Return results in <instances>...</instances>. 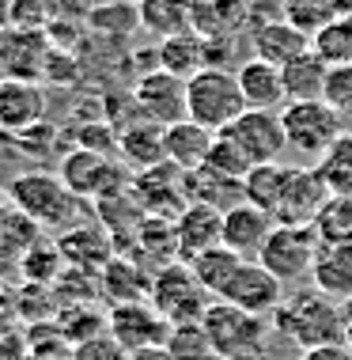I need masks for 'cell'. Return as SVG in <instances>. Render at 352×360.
Wrapping results in <instances>:
<instances>
[{
	"label": "cell",
	"mask_w": 352,
	"mask_h": 360,
	"mask_svg": "<svg viewBox=\"0 0 352 360\" xmlns=\"http://www.w3.org/2000/svg\"><path fill=\"white\" fill-rule=\"evenodd\" d=\"M129 360H174L167 345H152V349H136V353H129Z\"/></svg>",
	"instance_id": "obj_45"
},
{
	"label": "cell",
	"mask_w": 352,
	"mask_h": 360,
	"mask_svg": "<svg viewBox=\"0 0 352 360\" xmlns=\"http://www.w3.org/2000/svg\"><path fill=\"white\" fill-rule=\"evenodd\" d=\"M235 80L247 106L254 110H285L288 95H285V80H280V65L266 61V57H247L235 65Z\"/></svg>",
	"instance_id": "obj_17"
},
{
	"label": "cell",
	"mask_w": 352,
	"mask_h": 360,
	"mask_svg": "<svg viewBox=\"0 0 352 360\" xmlns=\"http://www.w3.org/2000/svg\"><path fill=\"white\" fill-rule=\"evenodd\" d=\"M152 274L133 258H110L99 269V292L110 304H133V300H148L152 296Z\"/></svg>",
	"instance_id": "obj_22"
},
{
	"label": "cell",
	"mask_w": 352,
	"mask_h": 360,
	"mask_svg": "<svg viewBox=\"0 0 352 360\" xmlns=\"http://www.w3.org/2000/svg\"><path fill=\"white\" fill-rule=\"evenodd\" d=\"M322 99L341 114H352V65H330L326 95H322Z\"/></svg>",
	"instance_id": "obj_41"
},
{
	"label": "cell",
	"mask_w": 352,
	"mask_h": 360,
	"mask_svg": "<svg viewBox=\"0 0 352 360\" xmlns=\"http://www.w3.org/2000/svg\"><path fill=\"white\" fill-rule=\"evenodd\" d=\"M247 258H239L231 247H223V243H216V247H209V250H201L197 258H190V269L197 274V281L204 288L212 292V296L220 300V292H223V285L235 277V269L242 266Z\"/></svg>",
	"instance_id": "obj_30"
},
{
	"label": "cell",
	"mask_w": 352,
	"mask_h": 360,
	"mask_svg": "<svg viewBox=\"0 0 352 360\" xmlns=\"http://www.w3.org/2000/svg\"><path fill=\"white\" fill-rule=\"evenodd\" d=\"M273 228H277L273 212L250 205V201H239L223 212V247H231L239 258H258Z\"/></svg>",
	"instance_id": "obj_15"
},
{
	"label": "cell",
	"mask_w": 352,
	"mask_h": 360,
	"mask_svg": "<svg viewBox=\"0 0 352 360\" xmlns=\"http://www.w3.org/2000/svg\"><path fill=\"white\" fill-rule=\"evenodd\" d=\"M311 46L326 65H352V27L345 19H330L326 27H318Z\"/></svg>",
	"instance_id": "obj_35"
},
{
	"label": "cell",
	"mask_w": 352,
	"mask_h": 360,
	"mask_svg": "<svg viewBox=\"0 0 352 360\" xmlns=\"http://www.w3.org/2000/svg\"><path fill=\"white\" fill-rule=\"evenodd\" d=\"M167 349H171L174 360H216V345H212V334H209V326H204V319L201 323L171 326Z\"/></svg>",
	"instance_id": "obj_33"
},
{
	"label": "cell",
	"mask_w": 352,
	"mask_h": 360,
	"mask_svg": "<svg viewBox=\"0 0 352 360\" xmlns=\"http://www.w3.org/2000/svg\"><path fill=\"white\" fill-rule=\"evenodd\" d=\"M4 193L15 209H23L27 217L38 224V228H65V224L80 220V212L87 209L80 193H72L65 186L61 174H50V171L15 174Z\"/></svg>",
	"instance_id": "obj_2"
},
{
	"label": "cell",
	"mask_w": 352,
	"mask_h": 360,
	"mask_svg": "<svg viewBox=\"0 0 352 360\" xmlns=\"http://www.w3.org/2000/svg\"><path fill=\"white\" fill-rule=\"evenodd\" d=\"M46 118V91L38 80H0V129L19 137V133L42 125Z\"/></svg>",
	"instance_id": "obj_14"
},
{
	"label": "cell",
	"mask_w": 352,
	"mask_h": 360,
	"mask_svg": "<svg viewBox=\"0 0 352 360\" xmlns=\"http://www.w3.org/2000/svg\"><path fill=\"white\" fill-rule=\"evenodd\" d=\"M285 174H288V167L280 160L277 163H254L247 171V179H242V198H247L250 205L273 212V205H277V198H280V186H285Z\"/></svg>",
	"instance_id": "obj_32"
},
{
	"label": "cell",
	"mask_w": 352,
	"mask_h": 360,
	"mask_svg": "<svg viewBox=\"0 0 352 360\" xmlns=\"http://www.w3.org/2000/svg\"><path fill=\"white\" fill-rule=\"evenodd\" d=\"M212 141H216V133L197 125L193 118H182L163 129V148H167V163H174L178 171H193L201 167L204 160H209L212 152Z\"/></svg>",
	"instance_id": "obj_23"
},
{
	"label": "cell",
	"mask_w": 352,
	"mask_h": 360,
	"mask_svg": "<svg viewBox=\"0 0 352 360\" xmlns=\"http://www.w3.org/2000/svg\"><path fill=\"white\" fill-rule=\"evenodd\" d=\"M315 231L322 243H352V198L330 193V201L315 217Z\"/></svg>",
	"instance_id": "obj_34"
},
{
	"label": "cell",
	"mask_w": 352,
	"mask_h": 360,
	"mask_svg": "<svg viewBox=\"0 0 352 360\" xmlns=\"http://www.w3.org/2000/svg\"><path fill=\"white\" fill-rule=\"evenodd\" d=\"M182 190H185V201H201V205H212L220 212L247 201L242 198V179L223 174L216 167H209V163H201L193 171H182Z\"/></svg>",
	"instance_id": "obj_20"
},
{
	"label": "cell",
	"mask_w": 352,
	"mask_h": 360,
	"mask_svg": "<svg viewBox=\"0 0 352 360\" xmlns=\"http://www.w3.org/2000/svg\"><path fill=\"white\" fill-rule=\"evenodd\" d=\"M341 319H345V345L352 349V296L341 300Z\"/></svg>",
	"instance_id": "obj_46"
},
{
	"label": "cell",
	"mask_w": 352,
	"mask_h": 360,
	"mask_svg": "<svg viewBox=\"0 0 352 360\" xmlns=\"http://www.w3.org/2000/svg\"><path fill=\"white\" fill-rule=\"evenodd\" d=\"M152 304L163 311L171 326L178 323H201L212 307V292L197 281V274L190 269V262H167L152 274Z\"/></svg>",
	"instance_id": "obj_5"
},
{
	"label": "cell",
	"mask_w": 352,
	"mask_h": 360,
	"mask_svg": "<svg viewBox=\"0 0 352 360\" xmlns=\"http://www.w3.org/2000/svg\"><path fill=\"white\" fill-rule=\"evenodd\" d=\"M23 274H27V281H34V285H50V281L61 277L65 258H61V250H57V243L53 247L50 243H34L23 255Z\"/></svg>",
	"instance_id": "obj_36"
},
{
	"label": "cell",
	"mask_w": 352,
	"mask_h": 360,
	"mask_svg": "<svg viewBox=\"0 0 352 360\" xmlns=\"http://www.w3.org/2000/svg\"><path fill=\"white\" fill-rule=\"evenodd\" d=\"M57 330H61L65 342L80 345L87 338L103 334L106 330V315H91V307H65V315H57Z\"/></svg>",
	"instance_id": "obj_37"
},
{
	"label": "cell",
	"mask_w": 352,
	"mask_h": 360,
	"mask_svg": "<svg viewBox=\"0 0 352 360\" xmlns=\"http://www.w3.org/2000/svg\"><path fill=\"white\" fill-rule=\"evenodd\" d=\"M311 42H315V34H307L303 27H296L288 15L285 19H266V23H258V31H254V57H266V61L285 69L288 61H296L299 53L311 50Z\"/></svg>",
	"instance_id": "obj_19"
},
{
	"label": "cell",
	"mask_w": 352,
	"mask_h": 360,
	"mask_svg": "<svg viewBox=\"0 0 352 360\" xmlns=\"http://www.w3.org/2000/svg\"><path fill=\"white\" fill-rule=\"evenodd\" d=\"M330 201V186L322 182L318 167H288L280 198L273 205L277 224H315L322 205Z\"/></svg>",
	"instance_id": "obj_11"
},
{
	"label": "cell",
	"mask_w": 352,
	"mask_h": 360,
	"mask_svg": "<svg viewBox=\"0 0 352 360\" xmlns=\"http://www.w3.org/2000/svg\"><path fill=\"white\" fill-rule=\"evenodd\" d=\"M209 167H216V171H223V174H235V179H247V171L254 167V163L242 155L235 144L228 141V137H220L216 133V141H212V152H209Z\"/></svg>",
	"instance_id": "obj_39"
},
{
	"label": "cell",
	"mask_w": 352,
	"mask_h": 360,
	"mask_svg": "<svg viewBox=\"0 0 352 360\" xmlns=\"http://www.w3.org/2000/svg\"><path fill=\"white\" fill-rule=\"evenodd\" d=\"M46 8H50V15L57 19H87L91 12V0H46Z\"/></svg>",
	"instance_id": "obj_43"
},
{
	"label": "cell",
	"mask_w": 352,
	"mask_h": 360,
	"mask_svg": "<svg viewBox=\"0 0 352 360\" xmlns=\"http://www.w3.org/2000/svg\"><path fill=\"white\" fill-rule=\"evenodd\" d=\"M220 137H228L250 163H277L288 152L280 110H254V106H247L228 129H220Z\"/></svg>",
	"instance_id": "obj_9"
},
{
	"label": "cell",
	"mask_w": 352,
	"mask_h": 360,
	"mask_svg": "<svg viewBox=\"0 0 352 360\" xmlns=\"http://www.w3.org/2000/svg\"><path fill=\"white\" fill-rule=\"evenodd\" d=\"M87 31H95L99 38H110V42H122L141 31V4L136 0H106V4H91L87 12Z\"/></svg>",
	"instance_id": "obj_27"
},
{
	"label": "cell",
	"mask_w": 352,
	"mask_h": 360,
	"mask_svg": "<svg viewBox=\"0 0 352 360\" xmlns=\"http://www.w3.org/2000/svg\"><path fill=\"white\" fill-rule=\"evenodd\" d=\"M280 285H285V281L273 277L258 258H247L239 269H235V277L223 285L220 300H223V304H231V307L254 311V315H273V311L280 307V300H285Z\"/></svg>",
	"instance_id": "obj_13"
},
{
	"label": "cell",
	"mask_w": 352,
	"mask_h": 360,
	"mask_svg": "<svg viewBox=\"0 0 352 360\" xmlns=\"http://www.w3.org/2000/svg\"><path fill=\"white\" fill-rule=\"evenodd\" d=\"M155 53H159V69H167L174 76H182V80H190V76H197L201 69H209V50H204V34L201 31H178L171 38H159V46H155Z\"/></svg>",
	"instance_id": "obj_25"
},
{
	"label": "cell",
	"mask_w": 352,
	"mask_h": 360,
	"mask_svg": "<svg viewBox=\"0 0 352 360\" xmlns=\"http://www.w3.org/2000/svg\"><path fill=\"white\" fill-rule=\"evenodd\" d=\"M110 231L103 228H91V224H76V228H68L61 239H57V250H61L65 266H76V269H91V274H99V269L110 262Z\"/></svg>",
	"instance_id": "obj_21"
},
{
	"label": "cell",
	"mask_w": 352,
	"mask_h": 360,
	"mask_svg": "<svg viewBox=\"0 0 352 360\" xmlns=\"http://www.w3.org/2000/svg\"><path fill=\"white\" fill-rule=\"evenodd\" d=\"M326 76H330V65L322 61V57L315 53V46H311L307 53H299L296 61H288L285 69H280L288 103H296V99H322V95H326Z\"/></svg>",
	"instance_id": "obj_26"
},
{
	"label": "cell",
	"mask_w": 352,
	"mask_h": 360,
	"mask_svg": "<svg viewBox=\"0 0 352 360\" xmlns=\"http://www.w3.org/2000/svg\"><path fill=\"white\" fill-rule=\"evenodd\" d=\"M185 110L204 129L220 133L247 110V99L239 91V80L228 69H201L185 80Z\"/></svg>",
	"instance_id": "obj_4"
},
{
	"label": "cell",
	"mask_w": 352,
	"mask_h": 360,
	"mask_svg": "<svg viewBox=\"0 0 352 360\" xmlns=\"http://www.w3.org/2000/svg\"><path fill=\"white\" fill-rule=\"evenodd\" d=\"M280 122H285V137L288 148L299 155H311V160H322L326 148L334 144L341 133H345V114L334 110L326 99H296L280 110Z\"/></svg>",
	"instance_id": "obj_6"
},
{
	"label": "cell",
	"mask_w": 352,
	"mask_h": 360,
	"mask_svg": "<svg viewBox=\"0 0 352 360\" xmlns=\"http://www.w3.org/2000/svg\"><path fill=\"white\" fill-rule=\"evenodd\" d=\"M174 239H178V258L190 262L201 250L223 243V212L201 201H190L178 217H174Z\"/></svg>",
	"instance_id": "obj_16"
},
{
	"label": "cell",
	"mask_w": 352,
	"mask_h": 360,
	"mask_svg": "<svg viewBox=\"0 0 352 360\" xmlns=\"http://www.w3.org/2000/svg\"><path fill=\"white\" fill-rule=\"evenodd\" d=\"M50 8H46V0H12V12H8V27H15V31H46V23H50Z\"/></svg>",
	"instance_id": "obj_40"
},
{
	"label": "cell",
	"mask_w": 352,
	"mask_h": 360,
	"mask_svg": "<svg viewBox=\"0 0 352 360\" xmlns=\"http://www.w3.org/2000/svg\"><path fill=\"white\" fill-rule=\"evenodd\" d=\"M0 307H4V296H0Z\"/></svg>",
	"instance_id": "obj_48"
},
{
	"label": "cell",
	"mask_w": 352,
	"mask_h": 360,
	"mask_svg": "<svg viewBox=\"0 0 352 360\" xmlns=\"http://www.w3.org/2000/svg\"><path fill=\"white\" fill-rule=\"evenodd\" d=\"M216 360H223V356H216Z\"/></svg>",
	"instance_id": "obj_49"
},
{
	"label": "cell",
	"mask_w": 352,
	"mask_h": 360,
	"mask_svg": "<svg viewBox=\"0 0 352 360\" xmlns=\"http://www.w3.org/2000/svg\"><path fill=\"white\" fill-rule=\"evenodd\" d=\"M318 247H322V239H318L315 224H277L273 236L266 239V247H261L258 262L280 281L311 277Z\"/></svg>",
	"instance_id": "obj_7"
},
{
	"label": "cell",
	"mask_w": 352,
	"mask_h": 360,
	"mask_svg": "<svg viewBox=\"0 0 352 360\" xmlns=\"http://www.w3.org/2000/svg\"><path fill=\"white\" fill-rule=\"evenodd\" d=\"M315 288L334 296L337 304L352 296V243H322L315 258Z\"/></svg>",
	"instance_id": "obj_24"
},
{
	"label": "cell",
	"mask_w": 352,
	"mask_h": 360,
	"mask_svg": "<svg viewBox=\"0 0 352 360\" xmlns=\"http://www.w3.org/2000/svg\"><path fill=\"white\" fill-rule=\"evenodd\" d=\"M61 179L65 186L80 198H110V193H125L133 190L129 186V171L117 155H103V152H91V148H72L61 160Z\"/></svg>",
	"instance_id": "obj_8"
},
{
	"label": "cell",
	"mask_w": 352,
	"mask_h": 360,
	"mask_svg": "<svg viewBox=\"0 0 352 360\" xmlns=\"http://www.w3.org/2000/svg\"><path fill=\"white\" fill-rule=\"evenodd\" d=\"M38 236H42V228L23 209H15L12 201L0 205V262H23V255L38 243Z\"/></svg>",
	"instance_id": "obj_29"
},
{
	"label": "cell",
	"mask_w": 352,
	"mask_h": 360,
	"mask_svg": "<svg viewBox=\"0 0 352 360\" xmlns=\"http://www.w3.org/2000/svg\"><path fill=\"white\" fill-rule=\"evenodd\" d=\"M72 360H129V349L117 342L110 330H103V334L72 345Z\"/></svg>",
	"instance_id": "obj_38"
},
{
	"label": "cell",
	"mask_w": 352,
	"mask_h": 360,
	"mask_svg": "<svg viewBox=\"0 0 352 360\" xmlns=\"http://www.w3.org/2000/svg\"><path fill=\"white\" fill-rule=\"evenodd\" d=\"M204 326L212 334V345H216V356L223 360H266L269 353V338L277 334L273 330V319L254 315V311L231 307L223 300H212L209 315H204Z\"/></svg>",
	"instance_id": "obj_3"
},
{
	"label": "cell",
	"mask_w": 352,
	"mask_h": 360,
	"mask_svg": "<svg viewBox=\"0 0 352 360\" xmlns=\"http://www.w3.org/2000/svg\"><path fill=\"white\" fill-rule=\"evenodd\" d=\"M273 330H277V338H285V342L299 345V349L345 345L341 304L318 288L296 292V296L280 300V307L273 311Z\"/></svg>",
	"instance_id": "obj_1"
},
{
	"label": "cell",
	"mask_w": 352,
	"mask_h": 360,
	"mask_svg": "<svg viewBox=\"0 0 352 360\" xmlns=\"http://www.w3.org/2000/svg\"><path fill=\"white\" fill-rule=\"evenodd\" d=\"M106 330L129 353H136V349L167 345L171 323L163 319V311L152 300H133V304H110V311H106Z\"/></svg>",
	"instance_id": "obj_10"
},
{
	"label": "cell",
	"mask_w": 352,
	"mask_h": 360,
	"mask_svg": "<svg viewBox=\"0 0 352 360\" xmlns=\"http://www.w3.org/2000/svg\"><path fill=\"white\" fill-rule=\"evenodd\" d=\"M133 99L141 106V118H148V122L174 125V122L190 118V110H185V80L167 69L141 72V80L133 84Z\"/></svg>",
	"instance_id": "obj_12"
},
{
	"label": "cell",
	"mask_w": 352,
	"mask_h": 360,
	"mask_svg": "<svg viewBox=\"0 0 352 360\" xmlns=\"http://www.w3.org/2000/svg\"><path fill=\"white\" fill-rule=\"evenodd\" d=\"M296 360H352L348 345H318V349H303Z\"/></svg>",
	"instance_id": "obj_44"
},
{
	"label": "cell",
	"mask_w": 352,
	"mask_h": 360,
	"mask_svg": "<svg viewBox=\"0 0 352 360\" xmlns=\"http://www.w3.org/2000/svg\"><path fill=\"white\" fill-rule=\"evenodd\" d=\"M0 360H31V342L15 330H0Z\"/></svg>",
	"instance_id": "obj_42"
},
{
	"label": "cell",
	"mask_w": 352,
	"mask_h": 360,
	"mask_svg": "<svg viewBox=\"0 0 352 360\" xmlns=\"http://www.w3.org/2000/svg\"><path fill=\"white\" fill-rule=\"evenodd\" d=\"M8 12H12V0H0V27H8Z\"/></svg>",
	"instance_id": "obj_47"
},
{
	"label": "cell",
	"mask_w": 352,
	"mask_h": 360,
	"mask_svg": "<svg viewBox=\"0 0 352 360\" xmlns=\"http://www.w3.org/2000/svg\"><path fill=\"white\" fill-rule=\"evenodd\" d=\"M141 4V31L171 38L193 27V0H136Z\"/></svg>",
	"instance_id": "obj_28"
},
{
	"label": "cell",
	"mask_w": 352,
	"mask_h": 360,
	"mask_svg": "<svg viewBox=\"0 0 352 360\" xmlns=\"http://www.w3.org/2000/svg\"><path fill=\"white\" fill-rule=\"evenodd\" d=\"M163 129L167 125L136 118L117 129V160L133 171H152L159 163H167V148H163Z\"/></svg>",
	"instance_id": "obj_18"
},
{
	"label": "cell",
	"mask_w": 352,
	"mask_h": 360,
	"mask_svg": "<svg viewBox=\"0 0 352 360\" xmlns=\"http://www.w3.org/2000/svg\"><path fill=\"white\" fill-rule=\"evenodd\" d=\"M322 182L330 186V193H341V198H352V133L345 129L341 137L326 148V155L315 163Z\"/></svg>",
	"instance_id": "obj_31"
}]
</instances>
